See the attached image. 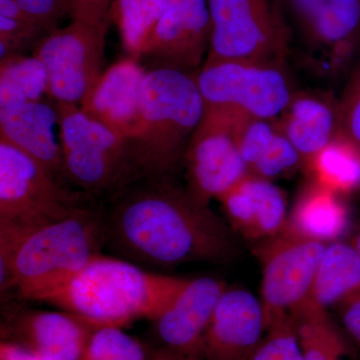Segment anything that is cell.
Here are the masks:
<instances>
[{"label":"cell","mask_w":360,"mask_h":360,"mask_svg":"<svg viewBox=\"0 0 360 360\" xmlns=\"http://www.w3.org/2000/svg\"><path fill=\"white\" fill-rule=\"evenodd\" d=\"M225 290L224 281L212 277L189 279L176 300L153 321L162 347L201 355L206 330Z\"/></svg>","instance_id":"obj_18"},{"label":"cell","mask_w":360,"mask_h":360,"mask_svg":"<svg viewBox=\"0 0 360 360\" xmlns=\"http://www.w3.org/2000/svg\"><path fill=\"white\" fill-rule=\"evenodd\" d=\"M217 200L229 226L248 240L276 236L288 222L285 194L271 180L246 175Z\"/></svg>","instance_id":"obj_19"},{"label":"cell","mask_w":360,"mask_h":360,"mask_svg":"<svg viewBox=\"0 0 360 360\" xmlns=\"http://www.w3.org/2000/svg\"><path fill=\"white\" fill-rule=\"evenodd\" d=\"M243 116L205 110L186 150V188L210 205L248 175L238 141Z\"/></svg>","instance_id":"obj_12"},{"label":"cell","mask_w":360,"mask_h":360,"mask_svg":"<svg viewBox=\"0 0 360 360\" xmlns=\"http://www.w3.org/2000/svg\"><path fill=\"white\" fill-rule=\"evenodd\" d=\"M304 360H354L328 309L307 298L290 314Z\"/></svg>","instance_id":"obj_24"},{"label":"cell","mask_w":360,"mask_h":360,"mask_svg":"<svg viewBox=\"0 0 360 360\" xmlns=\"http://www.w3.org/2000/svg\"><path fill=\"white\" fill-rule=\"evenodd\" d=\"M265 333L262 302L250 291L226 288L206 330L201 356L207 360L243 359Z\"/></svg>","instance_id":"obj_15"},{"label":"cell","mask_w":360,"mask_h":360,"mask_svg":"<svg viewBox=\"0 0 360 360\" xmlns=\"http://www.w3.org/2000/svg\"><path fill=\"white\" fill-rule=\"evenodd\" d=\"M148 70L125 58L99 75L80 108L86 115L132 139L139 129L142 84Z\"/></svg>","instance_id":"obj_17"},{"label":"cell","mask_w":360,"mask_h":360,"mask_svg":"<svg viewBox=\"0 0 360 360\" xmlns=\"http://www.w3.org/2000/svg\"><path fill=\"white\" fill-rule=\"evenodd\" d=\"M338 101L341 134L360 148V59L350 71Z\"/></svg>","instance_id":"obj_31"},{"label":"cell","mask_w":360,"mask_h":360,"mask_svg":"<svg viewBox=\"0 0 360 360\" xmlns=\"http://www.w3.org/2000/svg\"><path fill=\"white\" fill-rule=\"evenodd\" d=\"M149 360H207L198 354H184L165 347L156 348L149 352Z\"/></svg>","instance_id":"obj_36"},{"label":"cell","mask_w":360,"mask_h":360,"mask_svg":"<svg viewBox=\"0 0 360 360\" xmlns=\"http://www.w3.org/2000/svg\"><path fill=\"white\" fill-rule=\"evenodd\" d=\"M108 27L82 21L56 28L33 51L49 78V97L56 103L79 105L99 75Z\"/></svg>","instance_id":"obj_11"},{"label":"cell","mask_w":360,"mask_h":360,"mask_svg":"<svg viewBox=\"0 0 360 360\" xmlns=\"http://www.w3.org/2000/svg\"><path fill=\"white\" fill-rule=\"evenodd\" d=\"M309 179L347 195L360 187V148L341 134L304 165Z\"/></svg>","instance_id":"obj_25"},{"label":"cell","mask_w":360,"mask_h":360,"mask_svg":"<svg viewBox=\"0 0 360 360\" xmlns=\"http://www.w3.org/2000/svg\"><path fill=\"white\" fill-rule=\"evenodd\" d=\"M46 34L32 21L0 15V60L33 52Z\"/></svg>","instance_id":"obj_30"},{"label":"cell","mask_w":360,"mask_h":360,"mask_svg":"<svg viewBox=\"0 0 360 360\" xmlns=\"http://www.w3.org/2000/svg\"><path fill=\"white\" fill-rule=\"evenodd\" d=\"M72 20L97 27H108L112 0H70Z\"/></svg>","instance_id":"obj_33"},{"label":"cell","mask_w":360,"mask_h":360,"mask_svg":"<svg viewBox=\"0 0 360 360\" xmlns=\"http://www.w3.org/2000/svg\"><path fill=\"white\" fill-rule=\"evenodd\" d=\"M338 307L343 328L360 352V290Z\"/></svg>","instance_id":"obj_34"},{"label":"cell","mask_w":360,"mask_h":360,"mask_svg":"<svg viewBox=\"0 0 360 360\" xmlns=\"http://www.w3.org/2000/svg\"><path fill=\"white\" fill-rule=\"evenodd\" d=\"M86 200L0 139V250L16 255L26 236L79 212Z\"/></svg>","instance_id":"obj_5"},{"label":"cell","mask_w":360,"mask_h":360,"mask_svg":"<svg viewBox=\"0 0 360 360\" xmlns=\"http://www.w3.org/2000/svg\"><path fill=\"white\" fill-rule=\"evenodd\" d=\"M68 181L90 198L112 200L142 179L131 139L90 117L79 105L56 103Z\"/></svg>","instance_id":"obj_6"},{"label":"cell","mask_w":360,"mask_h":360,"mask_svg":"<svg viewBox=\"0 0 360 360\" xmlns=\"http://www.w3.org/2000/svg\"><path fill=\"white\" fill-rule=\"evenodd\" d=\"M168 0H112L110 20L117 26L123 47L139 59L142 49L167 8Z\"/></svg>","instance_id":"obj_27"},{"label":"cell","mask_w":360,"mask_h":360,"mask_svg":"<svg viewBox=\"0 0 360 360\" xmlns=\"http://www.w3.org/2000/svg\"><path fill=\"white\" fill-rule=\"evenodd\" d=\"M341 198L309 179L296 196L283 229L324 245L338 241L348 224L347 210Z\"/></svg>","instance_id":"obj_22"},{"label":"cell","mask_w":360,"mask_h":360,"mask_svg":"<svg viewBox=\"0 0 360 360\" xmlns=\"http://www.w3.org/2000/svg\"><path fill=\"white\" fill-rule=\"evenodd\" d=\"M212 32L207 0H168L139 61L196 75L207 58Z\"/></svg>","instance_id":"obj_13"},{"label":"cell","mask_w":360,"mask_h":360,"mask_svg":"<svg viewBox=\"0 0 360 360\" xmlns=\"http://www.w3.org/2000/svg\"><path fill=\"white\" fill-rule=\"evenodd\" d=\"M188 281L98 255L44 302L77 315L96 328H122L137 319L155 321Z\"/></svg>","instance_id":"obj_2"},{"label":"cell","mask_w":360,"mask_h":360,"mask_svg":"<svg viewBox=\"0 0 360 360\" xmlns=\"http://www.w3.org/2000/svg\"><path fill=\"white\" fill-rule=\"evenodd\" d=\"M326 245L285 229L260 241L255 255L262 265L260 302L266 330L309 297Z\"/></svg>","instance_id":"obj_10"},{"label":"cell","mask_w":360,"mask_h":360,"mask_svg":"<svg viewBox=\"0 0 360 360\" xmlns=\"http://www.w3.org/2000/svg\"><path fill=\"white\" fill-rule=\"evenodd\" d=\"M0 360H42L37 355L25 349V348L18 347L13 343L1 341L0 345Z\"/></svg>","instance_id":"obj_35"},{"label":"cell","mask_w":360,"mask_h":360,"mask_svg":"<svg viewBox=\"0 0 360 360\" xmlns=\"http://www.w3.org/2000/svg\"><path fill=\"white\" fill-rule=\"evenodd\" d=\"M80 360H149V354L122 328L103 326L92 331Z\"/></svg>","instance_id":"obj_28"},{"label":"cell","mask_w":360,"mask_h":360,"mask_svg":"<svg viewBox=\"0 0 360 360\" xmlns=\"http://www.w3.org/2000/svg\"><path fill=\"white\" fill-rule=\"evenodd\" d=\"M110 201L106 243L129 262L168 269L236 257L231 227L175 179H142Z\"/></svg>","instance_id":"obj_1"},{"label":"cell","mask_w":360,"mask_h":360,"mask_svg":"<svg viewBox=\"0 0 360 360\" xmlns=\"http://www.w3.org/2000/svg\"><path fill=\"white\" fill-rule=\"evenodd\" d=\"M360 290V257L352 243L326 245L309 298L328 309Z\"/></svg>","instance_id":"obj_23"},{"label":"cell","mask_w":360,"mask_h":360,"mask_svg":"<svg viewBox=\"0 0 360 360\" xmlns=\"http://www.w3.org/2000/svg\"><path fill=\"white\" fill-rule=\"evenodd\" d=\"M241 360H304L290 315L270 326L255 349Z\"/></svg>","instance_id":"obj_29"},{"label":"cell","mask_w":360,"mask_h":360,"mask_svg":"<svg viewBox=\"0 0 360 360\" xmlns=\"http://www.w3.org/2000/svg\"><path fill=\"white\" fill-rule=\"evenodd\" d=\"M49 97V78L34 54L0 60V108Z\"/></svg>","instance_id":"obj_26"},{"label":"cell","mask_w":360,"mask_h":360,"mask_svg":"<svg viewBox=\"0 0 360 360\" xmlns=\"http://www.w3.org/2000/svg\"><path fill=\"white\" fill-rule=\"evenodd\" d=\"M195 78L205 110L243 117L277 120L297 91L281 61L205 60Z\"/></svg>","instance_id":"obj_7"},{"label":"cell","mask_w":360,"mask_h":360,"mask_svg":"<svg viewBox=\"0 0 360 360\" xmlns=\"http://www.w3.org/2000/svg\"><path fill=\"white\" fill-rule=\"evenodd\" d=\"M35 23L47 33L58 28L59 22L72 14L70 0H13Z\"/></svg>","instance_id":"obj_32"},{"label":"cell","mask_w":360,"mask_h":360,"mask_svg":"<svg viewBox=\"0 0 360 360\" xmlns=\"http://www.w3.org/2000/svg\"><path fill=\"white\" fill-rule=\"evenodd\" d=\"M352 245H354L355 250L359 253L360 257V221L359 226H357L356 231H355L354 238H352Z\"/></svg>","instance_id":"obj_37"},{"label":"cell","mask_w":360,"mask_h":360,"mask_svg":"<svg viewBox=\"0 0 360 360\" xmlns=\"http://www.w3.org/2000/svg\"><path fill=\"white\" fill-rule=\"evenodd\" d=\"M0 139L37 161L70 186L59 141L58 111L51 97L0 108Z\"/></svg>","instance_id":"obj_16"},{"label":"cell","mask_w":360,"mask_h":360,"mask_svg":"<svg viewBox=\"0 0 360 360\" xmlns=\"http://www.w3.org/2000/svg\"><path fill=\"white\" fill-rule=\"evenodd\" d=\"M96 326L70 312L11 307L1 322L2 341L42 360H80Z\"/></svg>","instance_id":"obj_14"},{"label":"cell","mask_w":360,"mask_h":360,"mask_svg":"<svg viewBox=\"0 0 360 360\" xmlns=\"http://www.w3.org/2000/svg\"><path fill=\"white\" fill-rule=\"evenodd\" d=\"M239 150L248 174L274 180L303 167V160L277 120L243 117L238 127Z\"/></svg>","instance_id":"obj_21"},{"label":"cell","mask_w":360,"mask_h":360,"mask_svg":"<svg viewBox=\"0 0 360 360\" xmlns=\"http://www.w3.org/2000/svg\"><path fill=\"white\" fill-rule=\"evenodd\" d=\"M303 49L300 58L315 77L340 75L360 46V0H285Z\"/></svg>","instance_id":"obj_9"},{"label":"cell","mask_w":360,"mask_h":360,"mask_svg":"<svg viewBox=\"0 0 360 360\" xmlns=\"http://www.w3.org/2000/svg\"><path fill=\"white\" fill-rule=\"evenodd\" d=\"M205 110L195 75L172 68L148 70L139 129L131 139L142 179H176Z\"/></svg>","instance_id":"obj_3"},{"label":"cell","mask_w":360,"mask_h":360,"mask_svg":"<svg viewBox=\"0 0 360 360\" xmlns=\"http://www.w3.org/2000/svg\"><path fill=\"white\" fill-rule=\"evenodd\" d=\"M305 163L341 134L340 101L323 90H297L277 118Z\"/></svg>","instance_id":"obj_20"},{"label":"cell","mask_w":360,"mask_h":360,"mask_svg":"<svg viewBox=\"0 0 360 360\" xmlns=\"http://www.w3.org/2000/svg\"><path fill=\"white\" fill-rule=\"evenodd\" d=\"M283 0H207L212 41L206 60L255 59L286 63L291 32Z\"/></svg>","instance_id":"obj_8"},{"label":"cell","mask_w":360,"mask_h":360,"mask_svg":"<svg viewBox=\"0 0 360 360\" xmlns=\"http://www.w3.org/2000/svg\"><path fill=\"white\" fill-rule=\"evenodd\" d=\"M106 243L105 217L89 206L23 239L14 258L15 292L41 302L86 266Z\"/></svg>","instance_id":"obj_4"}]
</instances>
